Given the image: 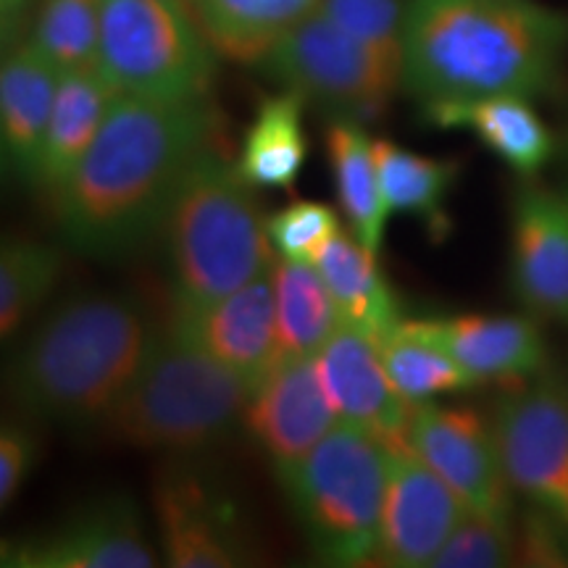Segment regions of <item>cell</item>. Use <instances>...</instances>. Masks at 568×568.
<instances>
[{
  "instance_id": "obj_1",
  "label": "cell",
  "mask_w": 568,
  "mask_h": 568,
  "mask_svg": "<svg viewBox=\"0 0 568 568\" xmlns=\"http://www.w3.org/2000/svg\"><path fill=\"white\" fill-rule=\"evenodd\" d=\"M219 142L209 101L116 95L80 166L53 193L67 243L92 258H124L155 240L197 155Z\"/></svg>"
},
{
  "instance_id": "obj_2",
  "label": "cell",
  "mask_w": 568,
  "mask_h": 568,
  "mask_svg": "<svg viewBox=\"0 0 568 568\" xmlns=\"http://www.w3.org/2000/svg\"><path fill=\"white\" fill-rule=\"evenodd\" d=\"M568 11L539 0H408L400 88L422 105L558 88Z\"/></svg>"
},
{
  "instance_id": "obj_3",
  "label": "cell",
  "mask_w": 568,
  "mask_h": 568,
  "mask_svg": "<svg viewBox=\"0 0 568 568\" xmlns=\"http://www.w3.org/2000/svg\"><path fill=\"white\" fill-rule=\"evenodd\" d=\"M151 335L140 303L132 297H71L34 329L13 358V400L38 422L101 426L132 385Z\"/></svg>"
},
{
  "instance_id": "obj_4",
  "label": "cell",
  "mask_w": 568,
  "mask_h": 568,
  "mask_svg": "<svg viewBox=\"0 0 568 568\" xmlns=\"http://www.w3.org/2000/svg\"><path fill=\"white\" fill-rule=\"evenodd\" d=\"M255 382L234 372L172 324L153 332L145 358L101 429L113 443L184 458L222 445Z\"/></svg>"
},
{
  "instance_id": "obj_5",
  "label": "cell",
  "mask_w": 568,
  "mask_h": 568,
  "mask_svg": "<svg viewBox=\"0 0 568 568\" xmlns=\"http://www.w3.org/2000/svg\"><path fill=\"white\" fill-rule=\"evenodd\" d=\"M253 190L219 142L190 166L161 230L176 301H213L272 274L274 245Z\"/></svg>"
},
{
  "instance_id": "obj_6",
  "label": "cell",
  "mask_w": 568,
  "mask_h": 568,
  "mask_svg": "<svg viewBox=\"0 0 568 568\" xmlns=\"http://www.w3.org/2000/svg\"><path fill=\"white\" fill-rule=\"evenodd\" d=\"M389 450L372 432L337 422L308 456L274 468L301 531L329 566L372 564Z\"/></svg>"
},
{
  "instance_id": "obj_7",
  "label": "cell",
  "mask_w": 568,
  "mask_h": 568,
  "mask_svg": "<svg viewBox=\"0 0 568 568\" xmlns=\"http://www.w3.org/2000/svg\"><path fill=\"white\" fill-rule=\"evenodd\" d=\"M216 48L195 13L172 0H105L98 69L116 95L161 103L209 101Z\"/></svg>"
},
{
  "instance_id": "obj_8",
  "label": "cell",
  "mask_w": 568,
  "mask_h": 568,
  "mask_svg": "<svg viewBox=\"0 0 568 568\" xmlns=\"http://www.w3.org/2000/svg\"><path fill=\"white\" fill-rule=\"evenodd\" d=\"M268 80L297 90L329 119L376 122L393 103L400 74L318 9L258 63Z\"/></svg>"
},
{
  "instance_id": "obj_9",
  "label": "cell",
  "mask_w": 568,
  "mask_h": 568,
  "mask_svg": "<svg viewBox=\"0 0 568 568\" xmlns=\"http://www.w3.org/2000/svg\"><path fill=\"white\" fill-rule=\"evenodd\" d=\"M493 429L514 493L568 529V379L542 372L508 387Z\"/></svg>"
},
{
  "instance_id": "obj_10",
  "label": "cell",
  "mask_w": 568,
  "mask_h": 568,
  "mask_svg": "<svg viewBox=\"0 0 568 568\" xmlns=\"http://www.w3.org/2000/svg\"><path fill=\"white\" fill-rule=\"evenodd\" d=\"M408 447L460 497L466 510L510 518L514 487L503 468L493 422L477 410L418 403L410 414Z\"/></svg>"
},
{
  "instance_id": "obj_11",
  "label": "cell",
  "mask_w": 568,
  "mask_h": 568,
  "mask_svg": "<svg viewBox=\"0 0 568 568\" xmlns=\"http://www.w3.org/2000/svg\"><path fill=\"white\" fill-rule=\"evenodd\" d=\"M163 558L174 568H234L251 560V537L230 497L201 468L176 460L153 485Z\"/></svg>"
},
{
  "instance_id": "obj_12",
  "label": "cell",
  "mask_w": 568,
  "mask_h": 568,
  "mask_svg": "<svg viewBox=\"0 0 568 568\" xmlns=\"http://www.w3.org/2000/svg\"><path fill=\"white\" fill-rule=\"evenodd\" d=\"M11 568H151L140 508L126 495H109L77 508L48 531L3 542Z\"/></svg>"
},
{
  "instance_id": "obj_13",
  "label": "cell",
  "mask_w": 568,
  "mask_h": 568,
  "mask_svg": "<svg viewBox=\"0 0 568 568\" xmlns=\"http://www.w3.org/2000/svg\"><path fill=\"white\" fill-rule=\"evenodd\" d=\"M466 514L460 497L410 447H395L389 450L379 539L372 564L393 568L432 566Z\"/></svg>"
},
{
  "instance_id": "obj_14",
  "label": "cell",
  "mask_w": 568,
  "mask_h": 568,
  "mask_svg": "<svg viewBox=\"0 0 568 568\" xmlns=\"http://www.w3.org/2000/svg\"><path fill=\"white\" fill-rule=\"evenodd\" d=\"M510 290L527 314L568 324V193L529 184L510 205Z\"/></svg>"
},
{
  "instance_id": "obj_15",
  "label": "cell",
  "mask_w": 568,
  "mask_h": 568,
  "mask_svg": "<svg viewBox=\"0 0 568 568\" xmlns=\"http://www.w3.org/2000/svg\"><path fill=\"white\" fill-rule=\"evenodd\" d=\"M316 368L337 422L372 432L387 450L408 447L414 403L395 389L374 337L343 324L316 355Z\"/></svg>"
},
{
  "instance_id": "obj_16",
  "label": "cell",
  "mask_w": 568,
  "mask_h": 568,
  "mask_svg": "<svg viewBox=\"0 0 568 568\" xmlns=\"http://www.w3.org/2000/svg\"><path fill=\"white\" fill-rule=\"evenodd\" d=\"M169 324L234 372L258 385L280 364L272 274L203 303L176 301Z\"/></svg>"
},
{
  "instance_id": "obj_17",
  "label": "cell",
  "mask_w": 568,
  "mask_h": 568,
  "mask_svg": "<svg viewBox=\"0 0 568 568\" xmlns=\"http://www.w3.org/2000/svg\"><path fill=\"white\" fill-rule=\"evenodd\" d=\"M318 379L316 358H284L264 374L243 414V432L266 453L274 468L308 456L335 429Z\"/></svg>"
},
{
  "instance_id": "obj_18",
  "label": "cell",
  "mask_w": 568,
  "mask_h": 568,
  "mask_svg": "<svg viewBox=\"0 0 568 568\" xmlns=\"http://www.w3.org/2000/svg\"><path fill=\"white\" fill-rule=\"evenodd\" d=\"M481 385L518 387L548 372V343L531 314H458L410 318Z\"/></svg>"
},
{
  "instance_id": "obj_19",
  "label": "cell",
  "mask_w": 568,
  "mask_h": 568,
  "mask_svg": "<svg viewBox=\"0 0 568 568\" xmlns=\"http://www.w3.org/2000/svg\"><path fill=\"white\" fill-rule=\"evenodd\" d=\"M422 116L437 130L471 132L524 182H535L558 151L556 134L539 116L535 101L521 95L429 103L422 105Z\"/></svg>"
},
{
  "instance_id": "obj_20",
  "label": "cell",
  "mask_w": 568,
  "mask_h": 568,
  "mask_svg": "<svg viewBox=\"0 0 568 568\" xmlns=\"http://www.w3.org/2000/svg\"><path fill=\"white\" fill-rule=\"evenodd\" d=\"M59 82L61 69L30 38L6 48L0 67V145L6 169L17 180L38 182Z\"/></svg>"
},
{
  "instance_id": "obj_21",
  "label": "cell",
  "mask_w": 568,
  "mask_h": 568,
  "mask_svg": "<svg viewBox=\"0 0 568 568\" xmlns=\"http://www.w3.org/2000/svg\"><path fill=\"white\" fill-rule=\"evenodd\" d=\"M113 98L116 92L98 67L61 71L51 124L42 142L38 182H34L38 187L55 193L67 182V176L80 166L92 140L101 132Z\"/></svg>"
},
{
  "instance_id": "obj_22",
  "label": "cell",
  "mask_w": 568,
  "mask_h": 568,
  "mask_svg": "<svg viewBox=\"0 0 568 568\" xmlns=\"http://www.w3.org/2000/svg\"><path fill=\"white\" fill-rule=\"evenodd\" d=\"M305 98L282 88L266 95L255 109L240 148L237 174L247 184L264 190H290L308 161V134L303 126Z\"/></svg>"
},
{
  "instance_id": "obj_23",
  "label": "cell",
  "mask_w": 568,
  "mask_h": 568,
  "mask_svg": "<svg viewBox=\"0 0 568 568\" xmlns=\"http://www.w3.org/2000/svg\"><path fill=\"white\" fill-rule=\"evenodd\" d=\"M329 284L343 324L366 332L368 337H385L400 322V301L376 264V253L358 240L337 232L311 261Z\"/></svg>"
},
{
  "instance_id": "obj_24",
  "label": "cell",
  "mask_w": 568,
  "mask_h": 568,
  "mask_svg": "<svg viewBox=\"0 0 568 568\" xmlns=\"http://www.w3.org/2000/svg\"><path fill=\"white\" fill-rule=\"evenodd\" d=\"M324 0H193V13L222 59L258 67Z\"/></svg>"
},
{
  "instance_id": "obj_25",
  "label": "cell",
  "mask_w": 568,
  "mask_h": 568,
  "mask_svg": "<svg viewBox=\"0 0 568 568\" xmlns=\"http://www.w3.org/2000/svg\"><path fill=\"white\" fill-rule=\"evenodd\" d=\"M324 140L339 211L351 224V234L368 251L379 253L389 209L376 169L374 140H368L364 124L351 119H329Z\"/></svg>"
},
{
  "instance_id": "obj_26",
  "label": "cell",
  "mask_w": 568,
  "mask_h": 568,
  "mask_svg": "<svg viewBox=\"0 0 568 568\" xmlns=\"http://www.w3.org/2000/svg\"><path fill=\"white\" fill-rule=\"evenodd\" d=\"M280 361L316 358L343 326L335 295L322 272L305 261L280 258L272 268Z\"/></svg>"
},
{
  "instance_id": "obj_27",
  "label": "cell",
  "mask_w": 568,
  "mask_h": 568,
  "mask_svg": "<svg viewBox=\"0 0 568 568\" xmlns=\"http://www.w3.org/2000/svg\"><path fill=\"white\" fill-rule=\"evenodd\" d=\"M374 153L389 213H410L432 240H445L450 234L445 203L460 176V161L406 151L389 140H374Z\"/></svg>"
},
{
  "instance_id": "obj_28",
  "label": "cell",
  "mask_w": 568,
  "mask_h": 568,
  "mask_svg": "<svg viewBox=\"0 0 568 568\" xmlns=\"http://www.w3.org/2000/svg\"><path fill=\"white\" fill-rule=\"evenodd\" d=\"M376 345L395 389L414 406L439 395L481 387L477 376L468 374L435 339L422 335L410 318H400L385 337L376 339Z\"/></svg>"
},
{
  "instance_id": "obj_29",
  "label": "cell",
  "mask_w": 568,
  "mask_h": 568,
  "mask_svg": "<svg viewBox=\"0 0 568 568\" xmlns=\"http://www.w3.org/2000/svg\"><path fill=\"white\" fill-rule=\"evenodd\" d=\"M59 247L38 240H6L0 247V335L9 339L45 305L61 276Z\"/></svg>"
},
{
  "instance_id": "obj_30",
  "label": "cell",
  "mask_w": 568,
  "mask_h": 568,
  "mask_svg": "<svg viewBox=\"0 0 568 568\" xmlns=\"http://www.w3.org/2000/svg\"><path fill=\"white\" fill-rule=\"evenodd\" d=\"M105 0H38L30 38L61 71L98 67Z\"/></svg>"
},
{
  "instance_id": "obj_31",
  "label": "cell",
  "mask_w": 568,
  "mask_h": 568,
  "mask_svg": "<svg viewBox=\"0 0 568 568\" xmlns=\"http://www.w3.org/2000/svg\"><path fill=\"white\" fill-rule=\"evenodd\" d=\"M322 11L403 77L408 0H324Z\"/></svg>"
},
{
  "instance_id": "obj_32",
  "label": "cell",
  "mask_w": 568,
  "mask_h": 568,
  "mask_svg": "<svg viewBox=\"0 0 568 568\" xmlns=\"http://www.w3.org/2000/svg\"><path fill=\"white\" fill-rule=\"evenodd\" d=\"M510 518L468 514L447 537L432 568H500L518 556Z\"/></svg>"
},
{
  "instance_id": "obj_33",
  "label": "cell",
  "mask_w": 568,
  "mask_h": 568,
  "mask_svg": "<svg viewBox=\"0 0 568 568\" xmlns=\"http://www.w3.org/2000/svg\"><path fill=\"white\" fill-rule=\"evenodd\" d=\"M266 232L282 258L311 264L314 255L339 232V216L322 201H295L266 219Z\"/></svg>"
},
{
  "instance_id": "obj_34",
  "label": "cell",
  "mask_w": 568,
  "mask_h": 568,
  "mask_svg": "<svg viewBox=\"0 0 568 568\" xmlns=\"http://www.w3.org/2000/svg\"><path fill=\"white\" fill-rule=\"evenodd\" d=\"M38 439L21 424H6L0 432V506H9L30 477Z\"/></svg>"
},
{
  "instance_id": "obj_35",
  "label": "cell",
  "mask_w": 568,
  "mask_h": 568,
  "mask_svg": "<svg viewBox=\"0 0 568 568\" xmlns=\"http://www.w3.org/2000/svg\"><path fill=\"white\" fill-rule=\"evenodd\" d=\"M34 9H38V0H0V32H3L6 48L24 40V30H30Z\"/></svg>"
},
{
  "instance_id": "obj_36",
  "label": "cell",
  "mask_w": 568,
  "mask_h": 568,
  "mask_svg": "<svg viewBox=\"0 0 568 568\" xmlns=\"http://www.w3.org/2000/svg\"><path fill=\"white\" fill-rule=\"evenodd\" d=\"M172 3H176V6H184V9L193 11V0H172Z\"/></svg>"
},
{
  "instance_id": "obj_37",
  "label": "cell",
  "mask_w": 568,
  "mask_h": 568,
  "mask_svg": "<svg viewBox=\"0 0 568 568\" xmlns=\"http://www.w3.org/2000/svg\"><path fill=\"white\" fill-rule=\"evenodd\" d=\"M566 161H568V134H566Z\"/></svg>"
},
{
  "instance_id": "obj_38",
  "label": "cell",
  "mask_w": 568,
  "mask_h": 568,
  "mask_svg": "<svg viewBox=\"0 0 568 568\" xmlns=\"http://www.w3.org/2000/svg\"><path fill=\"white\" fill-rule=\"evenodd\" d=\"M566 531H568V529H566Z\"/></svg>"
}]
</instances>
